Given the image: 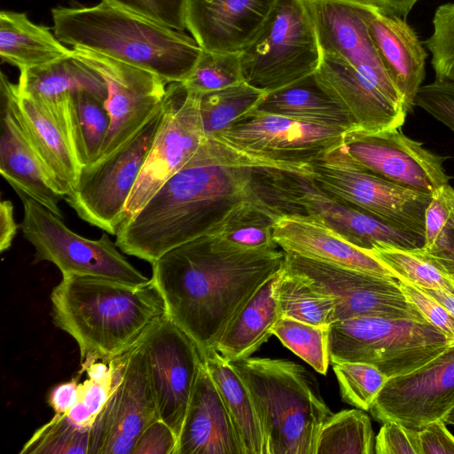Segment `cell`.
Here are the masks:
<instances>
[{
    "label": "cell",
    "instance_id": "43",
    "mask_svg": "<svg viewBox=\"0 0 454 454\" xmlns=\"http://www.w3.org/2000/svg\"><path fill=\"white\" fill-rule=\"evenodd\" d=\"M424 43L432 56L435 79L454 82V3L437 7L433 32Z\"/></svg>",
    "mask_w": 454,
    "mask_h": 454
},
{
    "label": "cell",
    "instance_id": "1",
    "mask_svg": "<svg viewBox=\"0 0 454 454\" xmlns=\"http://www.w3.org/2000/svg\"><path fill=\"white\" fill-rule=\"evenodd\" d=\"M265 168L308 176L312 173L310 163L271 160L207 138L192 158L120 226L116 246L129 255L153 263L169 250L207 234L237 204L267 202L260 186V175Z\"/></svg>",
    "mask_w": 454,
    "mask_h": 454
},
{
    "label": "cell",
    "instance_id": "40",
    "mask_svg": "<svg viewBox=\"0 0 454 454\" xmlns=\"http://www.w3.org/2000/svg\"><path fill=\"white\" fill-rule=\"evenodd\" d=\"M90 429L74 425L66 413H55L33 434L20 453L88 454Z\"/></svg>",
    "mask_w": 454,
    "mask_h": 454
},
{
    "label": "cell",
    "instance_id": "25",
    "mask_svg": "<svg viewBox=\"0 0 454 454\" xmlns=\"http://www.w3.org/2000/svg\"><path fill=\"white\" fill-rule=\"evenodd\" d=\"M316 72L324 90L349 114L356 129L378 132L404 123L407 112L344 60L322 55Z\"/></svg>",
    "mask_w": 454,
    "mask_h": 454
},
{
    "label": "cell",
    "instance_id": "41",
    "mask_svg": "<svg viewBox=\"0 0 454 454\" xmlns=\"http://www.w3.org/2000/svg\"><path fill=\"white\" fill-rule=\"evenodd\" d=\"M244 82L239 52L203 50L183 82L191 91L203 94Z\"/></svg>",
    "mask_w": 454,
    "mask_h": 454
},
{
    "label": "cell",
    "instance_id": "5",
    "mask_svg": "<svg viewBox=\"0 0 454 454\" xmlns=\"http://www.w3.org/2000/svg\"><path fill=\"white\" fill-rule=\"evenodd\" d=\"M254 401L266 454H315L317 436L333 414L315 377L286 359L232 362Z\"/></svg>",
    "mask_w": 454,
    "mask_h": 454
},
{
    "label": "cell",
    "instance_id": "10",
    "mask_svg": "<svg viewBox=\"0 0 454 454\" xmlns=\"http://www.w3.org/2000/svg\"><path fill=\"white\" fill-rule=\"evenodd\" d=\"M162 108L107 157L83 168L66 201L90 225L116 235L129 196L139 176L160 123Z\"/></svg>",
    "mask_w": 454,
    "mask_h": 454
},
{
    "label": "cell",
    "instance_id": "54",
    "mask_svg": "<svg viewBox=\"0 0 454 454\" xmlns=\"http://www.w3.org/2000/svg\"><path fill=\"white\" fill-rule=\"evenodd\" d=\"M380 13L406 18L419 0H350Z\"/></svg>",
    "mask_w": 454,
    "mask_h": 454
},
{
    "label": "cell",
    "instance_id": "47",
    "mask_svg": "<svg viewBox=\"0 0 454 454\" xmlns=\"http://www.w3.org/2000/svg\"><path fill=\"white\" fill-rule=\"evenodd\" d=\"M376 454H420L419 429L395 421L382 423L375 437Z\"/></svg>",
    "mask_w": 454,
    "mask_h": 454
},
{
    "label": "cell",
    "instance_id": "13",
    "mask_svg": "<svg viewBox=\"0 0 454 454\" xmlns=\"http://www.w3.org/2000/svg\"><path fill=\"white\" fill-rule=\"evenodd\" d=\"M285 266L317 291L333 299V323L375 316L427 321L403 294L400 279L286 253Z\"/></svg>",
    "mask_w": 454,
    "mask_h": 454
},
{
    "label": "cell",
    "instance_id": "21",
    "mask_svg": "<svg viewBox=\"0 0 454 454\" xmlns=\"http://www.w3.org/2000/svg\"><path fill=\"white\" fill-rule=\"evenodd\" d=\"M278 0H185L186 29L206 51L240 52Z\"/></svg>",
    "mask_w": 454,
    "mask_h": 454
},
{
    "label": "cell",
    "instance_id": "15",
    "mask_svg": "<svg viewBox=\"0 0 454 454\" xmlns=\"http://www.w3.org/2000/svg\"><path fill=\"white\" fill-rule=\"evenodd\" d=\"M72 55L96 71L106 84V107L111 122L96 160H102L131 139L151 119L162 104L168 83L150 71L91 50L74 47Z\"/></svg>",
    "mask_w": 454,
    "mask_h": 454
},
{
    "label": "cell",
    "instance_id": "31",
    "mask_svg": "<svg viewBox=\"0 0 454 454\" xmlns=\"http://www.w3.org/2000/svg\"><path fill=\"white\" fill-rule=\"evenodd\" d=\"M72 55L54 33L23 12H0V58L20 71L41 67Z\"/></svg>",
    "mask_w": 454,
    "mask_h": 454
},
{
    "label": "cell",
    "instance_id": "26",
    "mask_svg": "<svg viewBox=\"0 0 454 454\" xmlns=\"http://www.w3.org/2000/svg\"><path fill=\"white\" fill-rule=\"evenodd\" d=\"M175 454H245L205 364L199 372Z\"/></svg>",
    "mask_w": 454,
    "mask_h": 454
},
{
    "label": "cell",
    "instance_id": "35",
    "mask_svg": "<svg viewBox=\"0 0 454 454\" xmlns=\"http://www.w3.org/2000/svg\"><path fill=\"white\" fill-rule=\"evenodd\" d=\"M69 130L73 148L82 168L94 162L110 128L106 101L88 91L70 95Z\"/></svg>",
    "mask_w": 454,
    "mask_h": 454
},
{
    "label": "cell",
    "instance_id": "14",
    "mask_svg": "<svg viewBox=\"0 0 454 454\" xmlns=\"http://www.w3.org/2000/svg\"><path fill=\"white\" fill-rule=\"evenodd\" d=\"M310 166V178L327 194L424 236L430 194L401 186L355 166L338 146L311 161Z\"/></svg>",
    "mask_w": 454,
    "mask_h": 454
},
{
    "label": "cell",
    "instance_id": "45",
    "mask_svg": "<svg viewBox=\"0 0 454 454\" xmlns=\"http://www.w3.org/2000/svg\"><path fill=\"white\" fill-rule=\"evenodd\" d=\"M454 218V188L446 184L431 194L425 212L424 248L434 251Z\"/></svg>",
    "mask_w": 454,
    "mask_h": 454
},
{
    "label": "cell",
    "instance_id": "32",
    "mask_svg": "<svg viewBox=\"0 0 454 454\" xmlns=\"http://www.w3.org/2000/svg\"><path fill=\"white\" fill-rule=\"evenodd\" d=\"M204 364L216 386L245 454H266L265 440L251 394L231 362L215 349Z\"/></svg>",
    "mask_w": 454,
    "mask_h": 454
},
{
    "label": "cell",
    "instance_id": "18",
    "mask_svg": "<svg viewBox=\"0 0 454 454\" xmlns=\"http://www.w3.org/2000/svg\"><path fill=\"white\" fill-rule=\"evenodd\" d=\"M160 419L177 441L204 356L196 343L166 315L141 340Z\"/></svg>",
    "mask_w": 454,
    "mask_h": 454
},
{
    "label": "cell",
    "instance_id": "34",
    "mask_svg": "<svg viewBox=\"0 0 454 454\" xmlns=\"http://www.w3.org/2000/svg\"><path fill=\"white\" fill-rule=\"evenodd\" d=\"M398 278L419 288L436 289L454 295V270L442 256L424 247H375L370 252Z\"/></svg>",
    "mask_w": 454,
    "mask_h": 454
},
{
    "label": "cell",
    "instance_id": "39",
    "mask_svg": "<svg viewBox=\"0 0 454 454\" xmlns=\"http://www.w3.org/2000/svg\"><path fill=\"white\" fill-rule=\"evenodd\" d=\"M329 327L280 317L272 333L317 372L325 374L330 364Z\"/></svg>",
    "mask_w": 454,
    "mask_h": 454
},
{
    "label": "cell",
    "instance_id": "51",
    "mask_svg": "<svg viewBox=\"0 0 454 454\" xmlns=\"http://www.w3.org/2000/svg\"><path fill=\"white\" fill-rule=\"evenodd\" d=\"M113 387V375L103 380L88 377L79 383L80 399L97 419L105 407Z\"/></svg>",
    "mask_w": 454,
    "mask_h": 454
},
{
    "label": "cell",
    "instance_id": "20",
    "mask_svg": "<svg viewBox=\"0 0 454 454\" xmlns=\"http://www.w3.org/2000/svg\"><path fill=\"white\" fill-rule=\"evenodd\" d=\"M345 133L336 128L253 111L212 138L268 160L309 163L341 145Z\"/></svg>",
    "mask_w": 454,
    "mask_h": 454
},
{
    "label": "cell",
    "instance_id": "27",
    "mask_svg": "<svg viewBox=\"0 0 454 454\" xmlns=\"http://www.w3.org/2000/svg\"><path fill=\"white\" fill-rule=\"evenodd\" d=\"M368 27L380 60L402 95L408 113L424 81L427 54L416 32L403 18L372 9Z\"/></svg>",
    "mask_w": 454,
    "mask_h": 454
},
{
    "label": "cell",
    "instance_id": "9",
    "mask_svg": "<svg viewBox=\"0 0 454 454\" xmlns=\"http://www.w3.org/2000/svg\"><path fill=\"white\" fill-rule=\"evenodd\" d=\"M23 203L20 225L24 238L35 248L34 263L47 261L62 276L104 278L129 286L151 281L137 270L104 232L98 239H89L71 231L63 222L35 200L19 194Z\"/></svg>",
    "mask_w": 454,
    "mask_h": 454
},
{
    "label": "cell",
    "instance_id": "23",
    "mask_svg": "<svg viewBox=\"0 0 454 454\" xmlns=\"http://www.w3.org/2000/svg\"><path fill=\"white\" fill-rule=\"evenodd\" d=\"M0 174L17 192L24 194L63 219L59 192L13 110L6 90L0 86Z\"/></svg>",
    "mask_w": 454,
    "mask_h": 454
},
{
    "label": "cell",
    "instance_id": "11",
    "mask_svg": "<svg viewBox=\"0 0 454 454\" xmlns=\"http://www.w3.org/2000/svg\"><path fill=\"white\" fill-rule=\"evenodd\" d=\"M200 102V94L188 90L183 82L167 87L160 123L125 205L121 224L137 214L207 139Z\"/></svg>",
    "mask_w": 454,
    "mask_h": 454
},
{
    "label": "cell",
    "instance_id": "46",
    "mask_svg": "<svg viewBox=\"0 0 454 454\" xmlns=\"http://www.w3.org/2000/svg\"><path fill=\"white\" fill-rule=\"evenodd\" d=\"M414 106L423 108L454 132V82L434 79L422 85Z\"/></svg>",
    "mask_w": 454,
    "mask_h": 454
},
{
    "label": "cell",
    "instance_id": "8",
    "mask_svg": "<svg viewBox=\"0 0 454 454\" xmlns=\"http://www.w3.org/2000/svg\"><path fill=\"white\" fill-rule=\"evenodd\" d=\"M260 180L263 199L281 213H299L314 217L368 253L380 247H424L423 235L332 197L309 176L266 168L261 172Z\"/></svg>",
    "mask_w": 454,
    "mask_h": 454
},
{
    "label": "cell",
    "instance_id": "53",
    "mask_svg": "<svg viewBox=\"0 0 454 454\" xmlns=\"http://www.w3.org/2000/svg\"><path fill=\"white\" fill-rule=\"evenodd\" d=\"M18 227L12 203L10 200H2L0 203V251L2 253L11 247Z\"/></svg>",
    "mask_w": 454,
    "mask_h": 454
},
{
    "label": "cell",
    "instance_id": "19",
    "mask_svg": "<svg viewBox=\"0 0 454 454\" xmlns=\"http://www.w3.org/2000/svg\"><path fill=\"white\" fill-rule=\"evenodd\" d=\"M454 408V344L423 366L388 378L369 411L379 422L421 429Z\"/></svg>",
    "mask_w": 454,
    "mask_h": 454
},
{
    "label": "cell",
    "instance_id": "28",
    "mask_svg": "<svg viewBox=\"0 0 454 454\" xmlns=\"http://www.w3.org/2000/svg\"><path fill=\"white\" fill-rule=\"evenodd\" d=\"M283 269L255 291L223 333L214 349L225 359L232 363L250 357L273 335L280 317L278 287Z\"/></svg>",
    "mask_w": 454,
    "mask_h": 454
},
{
    "label": "cell",
    "instance_id": "7",
    "mask_svg": "<svg viewBox=\"0 0 454 454\" xmlns=\"http://www.w3.org/2000/svg\"><path fill=\"white\" fill-rule=\"evenodd\" d=\"M239 59L244 82L265 93L315 73L322 53L304 0H278Z\"/></svg>",
    "mask_w": 454,
    "mask_h": 454
},
{
    "label": "cell",
    "instance_id": "12",
    "mask_svg": "<svg viewBox=\"0 0 454 454\" xmlns=\"http://www.w3.org/2000/svg\"><path fill=\"white\" fill-rule=\"evenodd\" d=\"M110 363L112 391L91 427L88 454H132L143 432L160 419L142 341Z\"/></svg>",
    "mask_w": 454,
    "mask_h": 454
},
{
    "label": "cell",
    "instance_id": "22",
    "mask_svg": "<svg viewBox=\"0 0 454 454\" xmlns=\"http://www.w3.org/2000/svg\"><path fill=\"white\" fill-rule=\"evenodd\" d=\"M0 86L6 90L17 118L58 190L67 197L82 170L67 123L40 103L20 95L17 84L12 83L3 72Z\"/></svg>",
    "mask_w": 454,
    "mask_h": 454
},
{
    "label": "cell",
    "instance_id": "16",
    "mask_svg": "<svg viewBox=\"0 0 454 454\" xmlns=\"http://www.w3.org/2000/svg\"><path fill=\"white\" fill-rule=\"evenodd\" d=\"M340 153L355 166L387 181L432 194L449 184L443 168L446 157L430 152L400 129L378 132L348 131Z\"/></svg>",
    "mask_w": 454,
    "mask_h": 454
},
{
    "label": "cell",
    "instance_id": "48",
    "mask_svg": "<svg viewBox=\"0 0 454 454\" xmlns=\"http://www.w3.org/2000/svg\"><path fill=\"white\" fill-rule=\"evenodd\" d=\"M400 286L429 323L454 340V317L445 307L421 288L409 282L400 279Z\"/></svg>",
    "mask_w": 454,
    "mask_h": 454
},
{
    "label": "cell",
    "instance_id": "3",
    "mask_svg": "<svg viewBox=\"0 0 454 454\" xmlns=\"http://www.w3.org/2000/svg\"><path fill=\"white\" fill-rule=\"evenodd\" d=\"M50 300L54 325L79 347V375L97 361L109 363L129 352L167 315L152 278L129 286L104 278L62 276Z\"/></svg>",
    "mask_w": 454,
    "mask_h": 454
},
{
    "label": "cell",
    "instance_id": "44",
    "mask_svg": "<svg viewBox=\"0 0 454 454\" xmlns=\"http://www.w3.org/2000/svg\"><path fill=\"white\" fill-rule=\"evenodd\" d=\"M101 2L177 31L182 32L186 28L185 0H101Z\"/></svg>",
    "mask_w": 454,
    "mask_h": 454
},
{
    "label": "cell",
    "instance_id": "29",
    "mask_svg": "<svg viewBox=\"0 0 454 454\" xmlns=\"http://www.w3.org/2000/svg\"><path fill=\"white\" fill-rule=\"evenodd\" d=\"M254 111L336 128L345 132L357 129L349 114L324 90L317 72L287 87L266 93Z\"/></svg>",
    "mask_w": 454,
    "mask_h": 454
},
{
    "label": "cell",
    "instance_id": "6",
    "mask_svg": "<svg viewBox=\"0 0 454 454\" xmlns=\"http://www.w3.org/2000/svg\"><path fill=\"white\" fill-rule=\"evenodd\" d=\"M453 344L428 321L365 316L329 327L331 364L366 363L387 379L423 366Z\"/></svg>",
    "mask_w": 454,
    "mask_h": 454
},
{
    "label": "cell",
    "instance_id": "55",
    "mask_svg": "<svg viewBox=\"0 0 454 454\" xmlns=\"http://www.w3.org/2000/svg\"><path fill=\"white\" fill-rule=\"evenodd\" d=\"M430 253L443 257L454 270V218L446 229L438 247Z\"/></svg>",
    "mask_w": 454,
    "mask_h": 454
},
{
    "label": "cell",
    "instance_id": "50",
    "mask_svg": "<svg viewBox=\"0 0 454 454\" xmlns=\"http://www.w3.org/2000/svg\"><path fill=\"white\" fill-rule=\"evenodd\" d=\"M420 454H454V435L444 420L434 421L419 429Z\"/></svg>",
    "mask_w": 454,
    "mask_h": 454
},
{
    "label": "cell",
    "instance_id": "58",
    "mask_svg": "<svg viewBox=\"0 0 454 454\" xmlns=\"http://www.w3.org/2000/svg\"><path fill=\"white\" fill-rule=\"evenodd\" d=\"M446 424L454 425V408L450 411V412L447 415L444 419Z\"/></svg>",
    "mask_w": 454,
    "mask_h": 454
},
{
    "label": "cell",
    "instance_id": "24",
    "mask_svg": "<svg viewBox=\"0 0 454 454\" xmlns=\"http://www.w3.org/2000/svg\"><path fill=\"white\" fill-rule=\"evenodd\" d=\"M274 239L286 253L375 275L397 278L370 253L307 215H279L274 225Z\"/></svg>",
    "mask_w": 454,
    "mask_h": 454
},
{
    "label": "cell",
    "instance_id": "56",
    "mask_svg": "<svg viewBox=\"0 0 454 454\" xmlns=\"http://www.w3.org/2000/svg\"><path fill=\"white\" fill-rule=\"evenodd\" d=\"M66 414L74 425L83 428H91L96 420L89 408L81 400Z\"/></svg>",
    "mask_w": 454,
    "mask_h": 454
},
{
    "label": "cell",
    "instance_id": "4",
    "mask_svg": "<svg viewBox=\"0 0 454 454\" xmlns=\"http://www.w3.org/2000/svg\"><path fill=\"white\" fill-rule=\"evenodd\" d=\"M51 16L63 43L141 67L168 84L184 82L203 51L192 36L103 2L56 7Z\"/></svg>",
    "mask_w": 454,
    "mask_h": 454
},
{
    "label": "cell",
    "instance_id": "42",
    "mask_svg": "<svg viewBox=\"0 0 454 454\" xmlns=\"http://www.w3.org/2000/svg\"><path fill=\"white\" fill-rule=\"evenodd\" d=\"M332 364L343 401L369 411L387 377L366 363L346 361Z\"/></svg>",
    "mask_w": 454,
    "mask_h": 454
},
{
    "label": "cell",
    "instance_id": "57",
    "mask_svg": "<svg viewBox=\"0 0 454 454\" xmlns=\"http://www.w3.org/2000/svg\"><path fill=\"white\" fill-rule=\"evenodd\" d=\"M425 293L438 301L454 317V295L441 290L421 288Z\"/></svg>",
    "mask_w": 454,
    "mask_h": 454
},
{
    "label": "cell",
    "instance_id": "52",
    "mask_svg": "<svg viewBox=\"0 0 454 454\" xmlns=\"http://www.w3.org/2000/svg\"><path fill=\"white\" fill-rule=\"evenodd\" d=\"M81 375L68 381L54 386L48 395V403L55 413H67L80 399L79 379Z\"/></svg>",
    "mask_w": 454,
    "mask_h": 454
},
{
    "label": "cell",
    "instance_id": "38",
    "mask_svg": "<svg viewBox=\"0 0 454 454\" xmlns=\"http://www.w3.org/2000/svg\"><path fill=\"white\" fill-rule=\"evenodd\" d=\"M280 317H292L305 323L329 326L333 323L335 303L286 266L278 287Z\"/></svg>",
    "mask_w": 454,
    "mask_h": 454
},
{
    "label": "cell",
    "instance_id": "2",
    "mask_svg": "<svg viewBox=\"0 0 454 454\" xmlns=\"http://www.w3.org/2000/svg\"><path fill=\"white\" fill-rule=\"evenodd\" d=\"M283 250H239L203 235L152 263V280L167 316L198 346L202 356L255 291L285 264Z\"/></svg>",
    "mask_w": 454,
    "mask_h": 454
},
{
    "label": "cell",
    "instance_id": "37",
    "mask_svg": "<svg viewBox=\"0 0 454 454\" xmlns=\"http://www.w3.org/2000/svg\"><path fill=\"white\" fill-rule=\"evenodd\" d=\"M265 94L245 82L200 94V109L206 137H215L247 116Z\"/></svg>",
    "mask_w": 454,
    "mask_h": 454
},
{
    "label": "cell",
    "instance_id": "36",
    "mask_svg": "<svg viewBox=\"0 0 454 454\" xmlns=\"http://www.w3.org/2000/svg\"><path fill=\"white\" fill-rule=\"evenodd\" d=\"M375 436L370 418L358 409L333 413L320 428L315 454H373Z\"/></svg>",
    "mask_w": 454,
    "mask_h": 454
},
{
    "label": "cell",
    "instance_id": "33",
    "mask_svg": "<svg viewBox=\"0 0 454 454\" xmlns=\"http://www.w3.org/2000/svg\"><path fill=\"white\" fill-rule=\"evenodd\" d=\"M281 213L268 202L242 201L234 206L206 235L239 250L277 249L274 225Z\"/></svg>",
    "mask_w": 454,
    "mask_h": 454
},
{
    "label": "cell",
    "instance_id": "17",
    "mask_svg": "<svg viewBox=\"0 0 454 454\" xmlns=\"http://www.w3.org/2000/svg\"><path fill=\"white\" fill-rule=\"evenodd\" d=\"M304 2L322 55L344 60L386 98L406 111L403 98L385 69L369 32L372 9L350 0Z\"/></svg>",
    "mask_w": 454,
    "mask_h": 454
},
{
    "label": "cell",
    "instance_id": "30",
    "mask_svg": "<svg viewBox=\"0 0 454 454\" xmlns=\"http://www.w3.org/2000/svg\"><path fill=\"white\" fill-rule=\"evenodd\" d=\"M20 94L47 106L60 105L78 91L90 92L103 100L107 88L103 78L73 55L44 67L20 71Z\"/></svg>",
    "mask_w": 454,
    "mask_h": 454
},
{
    "label": "cell",
    "instance_id": "49",
    "mask_svg": "<svg viewBox=\"0 0 454 454\" xmlns=\"http://www.w3.org/2000/svg\"><path fill=\"white\" fill-rule=\"evenodd\" d=\"M177 438L161 419L152 423L137 440L132 454H175Z\"/></svg>",
    "mask_w": 454,
    "mask_h": 454
}]
</instances>
